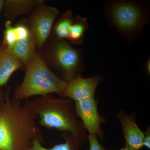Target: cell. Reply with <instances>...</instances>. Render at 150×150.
<instances>
[{"label":"cell","instance_id":"6da1fadb","mask_svg":"<svg viewBox=\"0 0 150 150\" xmlns=\"http://www.w3.org/2000/svg\"><path fill=\"white\" fill-rule=\"evenodd\" d=\"M9 95L8 91L0 110V150H26L34 139L43 142L35 112L26 101L22 104Z\"/></svg>","mask_w":150,"mask_h":150},{"label":"cell","instance_id":"7a4b0ae2","mask_svg":"<svg viewBox=\"0 0 150 150\" xmlns=\"http://www.w3.org/2000/svg\"><path fill=\"white\" fill-rule=\"evenodd\" d=\"M73 100L51 95L26 100L28 106L39 118L40 126L68 132L74 137L80 147L87 139V131L75 112Z\"/></svg>","mask_w":150,"mask_h":150},{"label":"cell","instance_id":"3957f363","mask_svg":"<svg viewBox=\"0 0 150 150\" xmlns=\"http://www.w3.org/2000/svg\"><path fill=\"white\" fill-rule=\"evenodd\" d=\"M107 23L115 28L129 43L135 42L142 35L150 21L148 4L132 0H110L103 6Z\"/></svg>","mask_w":150,"mask_h":150},{"label":"cell","instance_id":"277c9868","mask_svg":"<svg viewBox=\"0 0 150 150\" xmlns=\"http://www.w3.org/2000/svg\"><path fill=\"white\" fill-rule=\"evenodd\" d=\"M25 71L23 80L13 91L14 98L21 101L30 97L54 93L64 96L68 82L54 74L38 53L25 67Z\"/></svg>","mask_w":150,"mask_h":150},{"label":"cell","instance_id":"5b68a950","mask_svg":"<svg viewBox=\"0 0 150 150\" xmlns=\"http://www.w3.org/2000/svg\"><path fill=\"white\" fill-rule=\"evenodd\" d=\"M52 62L62 73L64 79L69 82L84 69L82 52L67 40H55L51 50Z\"/></svg>","mask_w":150,"mask_h":150},{"label":"cell","instance_id":"8992f818","mask_svg":"<svg viewBox=\"0 0 150 150\" xmlns=\"http://www.w3.org/2000/svg\"><path fill=\"white\" fill-rule=\"evenodd\" d=\"M59 15L58 9L43 3L38 6L28 16V23L35 38L38 48H41L44 45Z\"/></svg>","mask_w":150,"mask_h":150},{"label":"cell","instance_id":"52a82bcc","mask_svg":"<svg viewBox=\"0 0 150 150\" xmlns=\"http://www.w3.org/2000/svg\"><path fill=\"white\" fill-rule=\"evenodd\" d=\"M98 99L91 98L75 102L74 108L78 118L88 134H95L100 139L103 140L104 134L100 124L105 122V118L98 113Z\"/></svg>","mask_w":150,"mask_h":150},{"label":"cell","instance_id":"ba28073f","mask_svg":"<svg viewBox=\"0 0 150 150\" xmlns=\"http://www.w3.org/2000/svg\"><path fill=\"white\" fill-rule=\"evenodd\" d=\"M102 80L98 75L85 78L78 75L68 82L63 97L75 102L95 97L97 88Z\"/></svg>","mask_w":150,"mask_h":150},{"label":"cell","instance_id":"9c48e42d","mask_svg":"<svg viewBox=\"0 0 150 150\" xmlns=\"http://www.w3.org/2000/svg\"><path fill=\"white\" fill-rule=\"evenodd\" d=\"M116 118L122 127L126 142L125 146L130 150H141L143 147L144 132L137 125L135 115L121 110L116 114Z\"/></svg>","mask_w":150,"mask_h":150},{"label":"cell","instance_id":"30bf717a","mask_svg":"<svg viewBox=\"0 0 150 150\" xmlns=\"http://www.w3.org/2000/svg\"><path fill=\"white\" fill-rule=\"evenodd\" d=\"M37 48L36 41L30 30L26 35L17 36L13 46L6 49L18 58L25 67L34 59Z\"/></svg>","mask_w":150,"mask_h":150},{"label":"cell","instance_id":"8fae6325","mask_svg":"<svg viewBox=\"0 0 150 150\" xmlns=\"http://www.w3.org/2000/svg\"><path fill=\"white\" fill-rule=\"evenodd\" d=\"M43 0H6L4 1L3 8L5 17L8 20H14L20 16L30 15Z\"/></svg>","mask_w":150,"mask_h":150},{"label":"cell","instance_id":"7c38bea8","mask_svg":"<svg viewBox=\"0 0 150 150\" xmlns=\"http://www.w3.org/2000/svg\"><path fill=\"white\" fill-rule=\"evenodd\" d=\"M24 66L22 62L6 49L0 48V87L5 85L11 76Z\"/></svg>","mask_w":150,"mask_h":150},{"label":"cell","instance_id":"4fadbf2b","mask_svg":"<svg viewBox=\"0 0 150 150\" xmlns=\"http://www.w3.org/2000/svg\"><path fill=\"white\" fill-rule=\"evenodd\" d=\"M62 137L64 140V142L55 145L50 149L44 147L41 144L43 142L40 140L34 139L26 150H80V146L71 134L68 132L62 133Z\"/></svg>","mask_w":150,"mask_h":150},{"label":"cell","instance_id":"5bb4252c","mask_svg":"<svg viewBox=\"0 0 150 150\" xmlns=\"http://www.w3.org/2000/svg\"><path fill=\"white\" fill-rule=\"evenodd\" d=\"M74 18L72 11L70 10L67 11L61 15L53 25V32L55 40H68L70 28Z\"/></svg>","mask_w":150,"mask_h":150},{"label":"cell","instance_id":"9a60e30c","mask_svg":"<svg viewBox=\"0 0 150 150\" xmlns=\"http://www.w3.org/2000/svg\"><path fill=\"white\" fill-rule=\"evenodd\" d=\"M87 19L80 15L75 18L69 32L68 40L74 45H80L83 42L85 33L88 28Z\"/></svg>","mask_w":150,"mask_h":150},{"label":"cell","instance_id":"2e32d148","mask_svg":"<svg viewBox=\"0 0 150 150\" xmlns=\"http://www.w3.org/2000/svg\"><path fill=\"white\" fill-rule=\"evenodd\" d=\"M4 37L2 48L9 49L15 43L17 39V36L15 26L12 24L11 21H7L5 24Z\"/></svg>","mask_w":150,"mask_h":150},{"label":"cell","instance_id":"e0dca14e","mask_svg":"<svg viewBox=\"0 0 150 150\" xmlns=\"http://www.w3.org/2000/svg\"><path fill=\"white\" fill-rule=\"evenodd\" d=\"M87 139L89 142L88 150H106L100 144L96 135L93 134H88L87 135Z\"/></svg>","mask_w":150,"mask_h":150},{"label":"cell","instance_id":"ac0fdd59","mask_svg":"<svg viewBox=\"0 0 150 150\" xmlns=\"http://www.w3.org/2000/svg\"><path fill=\"white\" fill-rule=\"evenodd\" d=\"M143 147H145L149 149H150V128L148 127L144 133L143 142Z\"/></svg>","mask_w":150,"mask_h":150},{"label":"cell","instance_id":"d6986e66","mask_svg":"<svg viewBox=\"0 0 150 150\" xmlns=\"http://www.w3.org/2000/svg\"><path fill=\"white\" fill-rule=\"evenodd\" d=\"M146 71L148 75H150V59H148L146 64Z\"/></svg>","mask_w":150,"mask_h":150},{"label":"cell","instance_id":"ffe728a7","mask_svg":"<svg viewBox=\"0 0 150 150\" xmlns=\"http://www.w3.org/2000/svg\"><path fill=\"white\" fill-rule=\"evenodd\" d=\"M4 0H0V13H1V11L3 8V4H4Z\"/></svg>","mask_w":150,"mask_h":150},{"label":"cell","instance_id":"44dd1931","mask_svg":"<svg viewBox=\"0 0 150 150\" xmlns=\"http://www.w3.org/2000/svg\"><path fill=\"white\" fill-rule=\"evenodd\" d=\"M120 150H130L129 149H128V148L126 146H124V147H123V148H121V149Z\"/></svg>","mask_w":150,"mask_h":150},{"label":"cell","instance_id":"7402d4cb","mask_svg":"<svg viewBox=\"0 0 150 150\" xmlns=\"http://www.w3.org/2000/svg\"><path fill=\"white\" fill-rule=\"evenodd\" d=\"M2 105H1V103H0V110H1V107Z\"/></svg>","mask_w":150,"mask_h":150}]
</instances>
